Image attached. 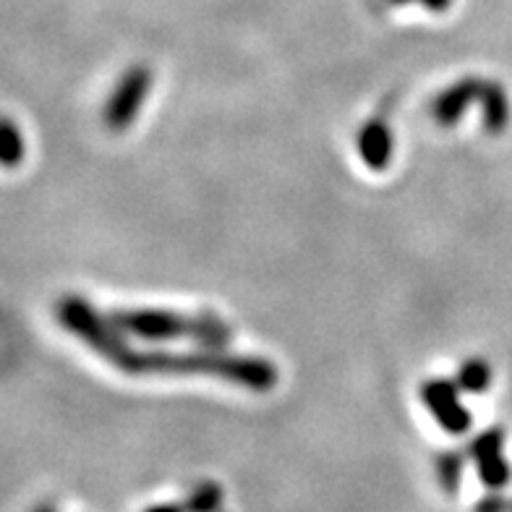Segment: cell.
I'll return each mask as SVG.
<instances>
[{
  "mask_svg": "<svg viewBox=\"0 0 512 512\" xmlns=\"http://www.w3.org/2000/svg\"><path fill=\"white\" fill-rule=\"evenodd\" d=\"M144 512H186V510H183V505H155Z\"/></svg>",
  "mask_w": 512,
  "mask_h": 512,
  "instance_id": "cell-16",
  "label": "cell"
},
{
  "mask_svg": "<svg viewBox=\"0 0 512 512\" xmlns=\"http://www.w3.org/2000/svg\"><path fill=\"white\" fill-rule=\"evenodd\" d=\"M34 512H55V507L45 505V507H37V510H34Z\"/></svg>",
  "mask_w": 512,
  "mask_h": 512,
  "instance_id": "cell-17",
  "label": "cell"
},
{
  "mask_svg": "<svg viewBox=\"0 0 512 512\" xmlns=\"http://www.w3.org/2000/svg\"><path fill=\"white\" fill-rule=\"evenodd\" d=\"M471 460L476 463V471H479L481 481H484L486 489L492 492H502L507 484H510V463L505 460V432L502 429H486L479 437L473 439L471 447Z\"/></svg>",
  "mask_w": 512,
  "mask_h": 512,
  "instance_id": "cell-6",
  "label": "cell"
},
{
  "mask_svg": "<svg viewBox=\"0 0 512 512\" xmlns=\"http://www.w3.org/2000/svg\"><path fill=\"white\" fill-rule=\"evenodd\" d=\"M149 89H152V71L147 66H131L118 79L102 110V121L113 134H121L136 121L142 102L149 97Z\"/></svg>",
  "mask_w": 512,
  "mask_h": 512,
  "instance_id": "cell-4",
  "label": "cell"
},
{
  "mask_svg": "<svg viewBox=\"0 0 512 512\" xmlns=\"http://www.w3.org/2000/svg\"><path fill=\"white\" fill-rule=\"evenodd\" d=\"M421 400L447 434H465L471 429V411L460 400V387L447 379H429L421 387Z\"/></svg>",
  "mask_w": 512,
  "mask_h": 512,
  "instance_id": "cell-5",
  "label": "cell"
},
{
  "mask_svg": "<svg viewBox=\"0 0 512 512\" xmlns=\"http://www.w3.org/2000/svg\"><path fill=\"white\" fill-rule=\"evenodd\" d=\"M55 317L66 332L81 340L89 351H95L102 361H108L115 369H131L136 348L126 340V332L110 319V314H100L87 298L63 296L55 306Z\"/></svg>",
  "mask_w": 512,
  "mask_h": 512,
  "instance_id": "cell-3",
  "label": "cell"
},
{
  "mask_svg": "<svg viewBox=\"0 0 512 512\" xmlns=\"http://www.w3.org/2000/svg\"><path fill=\"white\" fill-rule=\"evenodd\" d=\"M476 512H510V499H505L499 492H492L481 502H476Z\"/></svg>",
  "mask_w": 512,
  "mask_h": 512,
  "instance_id": "cell-14",
  "label": "cell"
},
{
  "mask_svg": "<svg viewBox=\"0 0 512 512\" xmlns=\"http://www.w3.org/2000/svg\"><path fill=\"white\" fill-rule=\"evenodd\" d=\"M358 155L364 165L374 173L384 170L392 160V134L390 126L382 118H371L364 123L361 134H358Z\"/></svg>",
  "mask_w": 512,
  "mask_h": 512,
  "instance_id": "cell-8",
  "label": "cell"
},
{
  "mask_svg": "<svg viewBox=\"0 0 512 512\" xmlns=\"http://www.w3.org/2000/svg\"><path fill=\"white\" fill-rule=\"evenodd\" d=\"M481 84L484 79L476 76H465V79L455 81L445 92H439L437 100L432 102V118L439 126H455L465 115V110L471 108L473 102H479Z\"/></svg>",
  "mask_w": 512,
  "mask_h": 512,
  "instance_id": "cell-7",
  "label": "cell"
},
{
  "mask_svg": "<svg viewBox=\"0 0 512 512\" xmlns=\"http://www.w3.org/2000/svg\"><path fill=\"white\" fill-rule=\"evenodd\" d=\"M437 479L445 489V494L460 492V479H463V458L458 452H442L437 458Z\"/></svg>",
  "mask_w": 512,
  "mask_h": 512,
  "instance_id": "cell-13",
  "label": "cell"
},
{
  "mask_svg": "<svg viewBox=\"0 0 512 512\" xmlns=\"http://www.w3.org/2000/svg\"><path fill=\"white\" fill-rule=\"evenodd\" d=\"M510 512H512V499H510Z\"/></svg>",
  "mask_w": 512,
  "mask_h": 512,
  "instance_id": "cell-18",
  "label": "cell"
},
{
  "mask_svg": "<svg viewBox=\"0 0 512 512\" xmlns=\"http://www.w3.org/2000/svg\"><path fill=\"white\" fill-rule=\"evenodd\" d=\"M455 384L460 387V392L481 395V392L489 390V384H492V366H489L486 358H468V361L458 369Z\"/></svg>",
  "mask_w": 512,
  "mask_h": 512,
  "instance_id": "cell-11",
  "label": "cell"
},
{
  "mask_svg": "<svg viewBox=\"0 0 512 512\" xmlns=\"http://www.w3.org/2000/svg\"><path fill=\"white\" fill-rule=\"evenodd\" d=\"M24 155H27V142L21 128L11 118L0 115V165L16 168L24 162Z\"/></svg>",
  "mask_w": 512,
  "mask_h": 512,
  "instance_id": "cell-10",
  "label": "cell"
},
{
  "mask_svg": "<svg viewBox=\"0 0 512 512\" xmlns=\"http://www.w3.org/2000/svg\"><path fill=\"white\" fill-rule=\"evenodd\" d=\"M113 319L128 337L147 343L189 340L196 348H228L233 340L230 324L217 314H181L170 309H115Z\"/></svg>",
  "mask_w": 512,
  "mask_h": 512,
  "instance_id": "cell-2",
  "label": "cell"
},
{
  "mask_svg": "<svg viewBox=\"0 0 512 512\" xmlns=\"http://www.w3.org/2000/svg\"><path fill=\"white\" fill-rule=\"evenodd\" d=\"M128 374H204L236 384L251 392L277 387L280 371L262 356L228 353V348H194V351H136Z\"/></svg>",
  "mask_w": 512,
  "mask_h": 512,
  "instance_id": "cell-1",
  "label": "cell"
},
{
  "mask_svg": "<svg viewBox=\"0 0 512 512\" xmlns=\"http://www.w3.org/2000/svg\"><path fill=\"white\" fill-rule=\"evenodd\" d=\"M479 105H481V121H484L486 134H502L510 123V100H507V92L502 84L497 81H486L481 84V95H479Z\"/></svg>",
  "mask_w": 512,
  "mask_h": 512,
  "instance_id": "cell-9",
  "label": "cell"
},
{
  "mask_svg": "<svg viewBox=\"0 0 512 512\" xmlns=\"http://www.w3.org/2000/svg\"><path fill=\"white\" fill-rule=\"evenodd\" d=\"M223 489L215 484V481H202L196 484L189 492L186 502H183V510L186 512H220L223 510Z\"/></svg>",
  "mask_w": 512,
  "mask_h": 512,
  "instance_id": "cell-12",
  "label": "cell"
},
{
  "mask_svg": "<svg viewBox=\"0 0 512 512\" xmlns=\"http://www.w3.org/2000/svg\"><path fill=\"white\" fill-rule=\"evenodd\" d=\"M429 11H445L450 6V0H421Z\"/></svg>",
  "mask_w": 512,
  "mask_h": 512,
  "instance_id": "cell-15",
  "label": "cell"
}]
</instances>
